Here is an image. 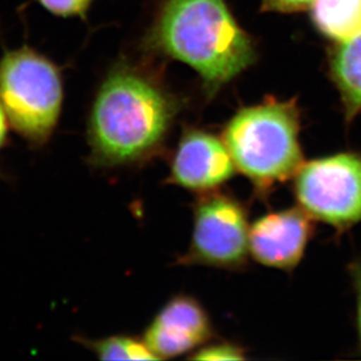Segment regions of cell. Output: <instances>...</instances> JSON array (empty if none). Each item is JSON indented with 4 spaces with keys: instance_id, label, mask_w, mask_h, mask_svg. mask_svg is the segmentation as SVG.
I'll use <instances>...</instances> for the list:
<instances>
[{
    "instance_id": "obj_1",
    "label": "cell",
    "mask_w": 361,
    "mask_h": 361,
    "mask_svg": "<svg viewBox=\"0 0 361 361\" xmlns=\"http://www.w3.org/2000/svg\"><path fill=\"white\" fill-rule=\"evenodd\" d=\"M178 110L173 96L140 73H110L89 116L92 161L114 167L147 161L163 147Z\"/></svg>"
},
{
    "instance_id": "obj_2",
    "label": "cell",
    "mask_w": 361,
    "mask_h": 361,
    "mask_svg": "<svg viewBox=\"0 0 361 361\" xmlns=\"http://www.w3.org/2000/svg\"><path fill=\"white\" fill-rule=\"evenodd\" d=\"M147 44L191 66L208 97L257 59L252 37L240 27L225 0H165Z\"/></svg>"
},
{
    "instance_id": "obj_3",
    "label": "cell",
    "mask_w": 361,
    "mask_h": 361,
    "mask_svg": "<svg viewBox=\"0 0 361 361\" xmlns=\"http://www.w3.org/2000/svg\"><path fill=\"white\" fill-rule=\"evenodd\" d=\"M300 133L297 99L270 96L238 110L226 123L222 140L236 170L248 178L259 199H267L303 165Z\"/></svg>"
},
{
    "instance_id": "obj_4",
    "label": "cell",
    "mask_w": 361,
    "mask_h": 361,
    "mask_svg": "<svg viewBox=\"0 0 361 361\" xmlns=\"http://www.w3.org/2000/svg\"><path fill=\"white\" fill-rule=\"evenodd\" d=\"M60 74L30 48L8 51L0 60V103L10 124L35 145L46 143L61 113Z\"/></svg>"
},
{
    "instance_id": "obj_5",
    "label": "cell",
    "mask_w": 361,
    "mask_h": 361,
    "mask_svg": "<svg viewBox=\"0 0 361 361\" xmlns=\"http://www.w3.org/2000/svg\"><path fill=\"white\" fill-rule=\"evenodd\" d=\"M293 188L298 207L339 234L361 222V154L357 152L303 163Z\"/></svg>"
},
{
    "instance_id": "obj_6",
    "label": "cell",
    "mask_w": 361,
    "mask_h": 361,
    "mask_svg": "<svg viewBox=\"0 0 361 361\" xmlns=\"http://www.w3.org/2000/svg\"><path fill=\"white\" fill-rule=\"evenodd\" d=\"M249 231L248 211L239 199L218 190L201 193L193 207L191 243L179 264L242 269L250 254Z\"/></svg>"
},
{
    "instance_id": "obj_7",
    "label": "cell",
    "mask_w": 361,
    "mask_h": 361,
    "mask_svg": "<svg viewBox=\"0 0 361 361\" xmlns=\"http://www.w3.org/2000/svg\"><path fill=\"white\" fill-rule=\"evenodd\" d=\"M314 219L300 207L270 212L249 231V252L256 262L293 271L303 259L314 236Z\"/></svg>"
},
{
    "instance_id": "obj_8",
    "label": "cell",
    "mask_w": 361,
    "mask_h": 361,
    "mask_svg": "<svg viewBox=\"0 0 361 361\" xmlns=\"http://www.w3.org/2000/svg\"><path fill=\"white\" fill-rule=\"evenodd\" d=\"M236 171L222 138L206 130L188 129L171 159L169 181L190 191L206 193L231 180Z\"/></svg>"
},
{
    "instance_id": "obj_9",
    "label": "cell",
    "mask_w": 361,
    "mask_h": 361,
    "mask_svg": "<svg viewBox=\"0 0 361 361\" xmlns=\"http://www.w3.org/2000/svg\"><path fill=\"white\" fill-rule=\"evenodd\" d=\"M213 336L211 318L198 300L179 295L169 300L144 334L143 341L157 359L195 352Z\"/></svg>"
},
{
    "instance_id": "obj_10",
    "label": "cell",
    "mask_w": 361,
    "mask_h": 361,
    "mask_svg": "<svg viewBox=\"0 0 361 361\" xmlns=\"http://www.w3.org/2000/svg\"><path fill=\"white\" fill-rule=\"evenodd\" d=\"M329 76L341 95L348 124L361 113V33L329 51Z\"/></svg>"
},
{
    "instance_id": "obj_11",
    "label": "cell",
    "mask_w": 361,
    "mask_h": 361,
    "mask_svg": "<svg viewBox=\"0 0 361 361\" xmlns=\"http://www.w3.org/2000/svg\"><path fill=\"white\" fill-rule=\"evenodd\" d=\"M311 18L324 37L341 42L361 33V0H314Z\"/></svg>"
},
{
    "instance_id": "obj_12",
    "label": "cell",
    "mask_w": 361,
    "mask_h": 361,
    "mask_svg": "<svg viewBox=\"0 0 361 361\" xmlns=\"http://www.w3.org/2000/svg\"><path fill=\"white\" fill-rule=\"evenodd\" d=\"M83 341L102 360H157L143 339L113 336L99 341Z\"/></svg>"
},
{
    "instance_id": "obj_13",
    "label": "cell",
    "mask_w": 361,
    "mask_h": 361,
    "mask_svg": "<svg viewBox=\"0 0 361 361\" xmlns=\"http://www.w3.org/2000/svg\"><path fill=\"white\" fill-rule=\"evenodd\" d=\"M245 350L229 341H220L202 345L190 357L195 360H243L245 359Z\"/></svg>"
},
{
    "instance_id": "obj_14",
    "label": "cell",
    "mask_w": 361,
    "mask_h": 361,
    "mask_svg": "<svg viewBox=\"0 0 361 361\" xmlns=\"http://www.w3.org/2000/svg\"><path fill=\"white\" fill-rule=\"evenodd\" d=\"M51 13L69 17L81 16L88 8L92 0H39Z\"/></svg>"
},
{
    "instance_id": "obj_15",
    "label": "cell",
    "mask_w": 361,
    "mask_h": 361,
    "mask_svg": "<svg viewBox=\"0 0 361 361\" xmlns=\"http://www.w3.org/2000/svg\"><path fill=\"white\" fill-rule=\"evenodd\" d=\"M314 0H262L261 10L263 12H281L293 13L311 7Z\"/></svg>"
},
{
    "instance_id": "obj_16",
    "label": "cell",
    "mask_w": 361,
    "mask_h": 361,
    "mask_svg": "<svg viewBox=\"0 0 361 361\" xmlns=\"http://www.w3.org/2000/svg\"><path fill=\"white\" fill-rule=\"evenodd\" d=\"M351 276L355 283V293H357V303H358V330L361 343V261L353 262L350 266Z\"/></svg>"
},
{
    "instance_id": "obj_17",
    "label": "cell",
    "mask_w": 361,
    "mask_h": 361,
    "mask_svg": "<svg viewBox=\"0 0 361 361\" xmlns=\"http://www.w3.org/2000/svg\"><path fill=\"white\" fill-rule=\"evenodd\" d=\"M8 126H10V121L7 117L6 111L4 110L1 103H0V150L6 144Z\"/></svg>"
}]
</instances>
